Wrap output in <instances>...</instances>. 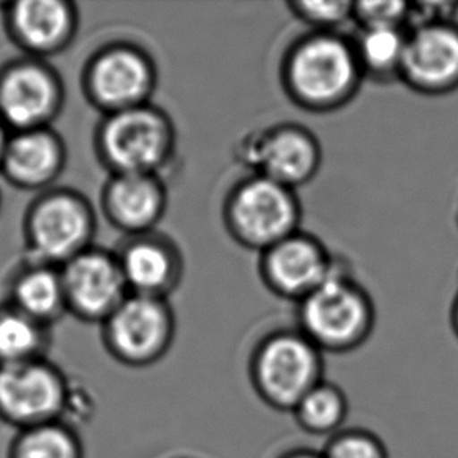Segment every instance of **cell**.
<instances>
[{
    "label": "cell",
    "mask_w": 458,
    "mask_h": 458,
    "mask_svg": "<svg viewBox=\"0 0 458 458\" xmlns=\"http://www.w3.org/2000/svg\"><path fill=\"white\" fill-rule=\"evenodd\" d=\"M279 79L290 102L315 114L349 106L365 81L352 38L322 30L305 31L286 47Z\"/></svg>",
    "instance_id": "obj_1"
},
{
    "label": "cell",
    "mask_w": 458,
    "mask_h": 458,
    "mask_svg": "<svg viewBox=\"0 0 458 458\" xmlns=\"http://www.w3.org/2000/svg\"><path fill=\"white\" fill-rule=\"evenodd\" d=\"M94 154L108 174L161 175L177 150V129L154 102L100 116L94 129Z\"/></svg>",
    "instance_id": "obj_2"
},
{
    "label": "cell",
    "mask_w": 458,
    "mask_h": 458,
    "mask_svg": "<svg viewBox=\"0 0 458 458\" xmlns=\"http://www.w3.org/2000/svg\"><path fill=\"white\" fill-rule=\"evenodd\" d=\"M296 305L299 330L322 353L351 352L376 324L371 294L341 265Z\"/></svg>",
    "instance_id": "obj_3"
},
{
    "label": "cell",
    "mask_w": 458,
    "mask_h": 458,
    "mask_svg": "<svg viewBox=\"0 0 458 458\" xmlns=\"http://www.w3.org/2000/svg\"><path fill=\"white\" fill-rule=\"evenodd\" d=\"M249 380L261 403L292 413L324 380V353L298 327L274 330L250 352Z\"/></svg>",
    "instance_id": "obj_4"
},
{
    "label": "cell",
    "mask_w": 458,
    "mask_h": 458,
    "mask_svg": "<svg viewBox=\"0 0 458 458\" xmlns=\"http://www.w3.org/2000/svg\"><path fill=\"white\" fill-rule=\"evenodd\" d=\"M221 215L230 238L260 254L301 230L302 204L292 188L249 174L227 191Z\"/></svg>",
    "instance_id": "obj_5"
},
{
    "label": "cell",
    "mask_w": 458,
    "mask_h": 458,
    "mask_svg": "<svg viewBox=\"0 0 458 458\" xmlns=\"http://www.w3.org/2000/svg\"><path fill=\"white\" fill-rule=\"evenodd\" d=\"M98 215L83 192L50 188L39 192L25 211L27 260L62 267L94 246Z\"/></svg>",
    "instance_id": "obj_6"
},
{
    "label": "cell",
    "mask_w": 458,
    "mask_h": 458,
    "mask_svg": "<svg viewBox=\"0 0 458 458\" xmlns=\"http://www.w3.org/2000/svg\"><path fill=\"white\" fill-rule=\"evenodd\" d=\"M157 85L158 68L154 56L129 39L102 44L81 69V93L100 116L150 104Z\"/></svg>",
    "instance_id": "obj_7"
},
{
    "label": "cell",
    "mask_w": 458,
    "mask_h": 458,
    "mask_svg": "<svg viewBox=\"0 0 458 458\" xmlns=\"http://www.w3.org/2000/svg\"><path fill=\"white\" fill-rule=\"evenodd\" d=\"M177 332L169 299L129 294L100 324L106 352L119 365L149 368L166 357Z\"/></svg>",
    "instance_id": "obj_8"
},
{
    "label": "cell",
    "mask_w": 458,
    "mask_h": 458,
    "mask_svg": "<svg viewBox=\"0 0 458 458\" xmlns=\"http://www.w3.org/2000/svg\"><path fill=\"white\" fill-rule=\"evenodd\" d=\"M235 154L250 174L294 191L315 179L322 166L321 141L309 127L292 121L250 131L238 141Z\"/></svg>",
    "instance_id": "obj_9"
},
{
    "label": "cell",
    "mask_w": 458,
    "mask_h": 458,
    "mask_svg": "<svg viewBox=\"0 0 458 458\" xmlns=\"http://www.w3.org/2000/svg\"><path fill=\"white\" fill-rule=\"evenodd\" d=\"M72 382L46 359L0 366V421L18 430L63 421Z\"/></svg>",
    "instance_id": "obj_10"
},
{
    "label": "cell",
    "mask_w": 458,
    "mask_h": 458,
    "mask_svg": "<svg viewBox=\"0 0 458 458\" xmlns=\"http://www.w3.org/2000/svg\"><path fill=\"white\" fill-rule=\"evenodd\" d=\"M64 100L62 75L46 60L22 55L0 68V123L12 133L52 127Z\"/></svg>",
    "instance_id": "obj_11"
},
{
    "label": "cell",
    "mask_w": 458,
    "mask_h": 458,
    "mask_svg": "<svg viewBox=\"0 0 458 458\" xmlns=\"http://www.w3.org/2000/svg\"><path fill=\"white\" fill-rule=\"evenodd\" d=\"M338 267L318 236L298 230L259 254L261 284L274 296L299 304Z\"/></svg>",
    "instance_id": "obj_12"
},
{
    "label": "cell",
    "mask_w": 458,
    "mask_h": 458,
    "mask_svg": "<svg viewBox=\"0 0 458 458\" xmlns=\"http://www.w3.org/2000/svg\"><path fill=\"white\" fill-rule=\"evenodd\" d=\"M60 271L68 315L87 324L100 326L131 294L118 257L110 249L94 244Z\"/></svg>",
    "instance_id": "obj_13"
},
{
    "label": "cell",
    "mask_w": 458,
    "mask_h": 458,
    "mask_svg": "<svg viewBox=\"0 0 458 458\" xmlns=\"http://www.w3.org/2000/svg\"><path fill=\"white\" fill-rule=\"evenodd\" d=\"M421 96H446L458 89V22L430 21L410 25L401 81Z\"/></svg>",
    "instance_id": "obj_14"
},
{
    "label": "cell",
    "mask_w": 458,
    "mask_h": 458,
    "mask_svg": "<svg viewBox=\"0 0 458 458\" xmlns=\"http://www.w3.org/2000/svg\"><path fill=\"white\" fill-rule=\"evenodd\" d=\"M5 30L25 56L47 60L74 43L81 14L71 0H19L4 10Z\"/></svg>",
    "instance_id": "obj_15"
},
{
    "label": "cell",
    "mask_w": 458,
    "mask_h": 458,
    "mask_svg": "<svg viewBox=\"0 0 458 458\" xmlns=\"http://www.w3.org/2000/svg\"><path fill=\"white\" fill-rule=\"evenodd\" d=\"M118 257L131 294L169 299L185 276V257L177 242L160 230L124 236Z\"/></svg>",
    "instance_id": "obj_16"
},
{
    "label": "cell",
    "mask_w": 458,
    "mask_h": 458,
    "mask_svg": "<svg viewBox=\"0 0 458 458\" xmlns=\"http://www.w3.org/2000/svg\"><path fill=\"white\" fill-rule=\"evenodd\" d=\"M99 205L106 223L124 236L148 233L166 215V183L155 174H108Z\"/></svg>",
    "instance_id": "obj_17"
},
{
    "label": "cell",
    "mask_w": 458,
    "mask_h": 458,
    "mask_svg": "<svg viewBox=\"0 0 458 458\" xmlns=\"http://www.w3.org/2000/svg\"><path fill=\"white\" fill-rule=\"evenodd\" d=\"M68 163V148L52 127L14 131L6 144L0 175L24 191L54 188Z\"/></svg>",
    "instance_id": "obj_18"
},
{
    "label": "cell",
    "mask_w": 458,
    "mask_h": 458,
    "mask_svg": "<svg viewBox=\"0 0 458 458\" xmlns=\"http://www.w3.org/2000/svg\"><path fill=\"white\" fill-rule=\"evenodd\" d=\"M6 302L52 327L68 315L60 267L25 259L10 279Z\"/></svg>",
    "instance_id": "obj_19"
},
{
    "label": "cell",
    "mask_w": 458,
    "mask_h": 458,
    "mask_svg": "<svg viewBox=\"0 0 458 458\" xmlns=\"http://www.w3.org/2000/svg\"><path fill=\"white\" fill-rule=\"evenodd\" d=\"M409 29H359L352 38L365 81L388 85L401 81Z\"/></svg>",
    "instance_id": "obj_20"
},
{
    "label": "cell",
    "mask_w": 458,
    "mask_h": 458,
    "mask_svg": "<svg viewBox=\"0 0 458 458\" xmlns=\"http://www.w3.org/2000/svg\"><path fill=\"white\" fill-rule=\"evenodd\" d=\"M50 341V327L8 302L0 305V366L46 359Z\"/></svg>",
    "instance_id": "obj_21"
},
{
    "label": "cell",
    "mask_w": 458,
    "mask_h": 458,
    "mask_svg": "<svg viewBox=\"0 0 458 458\" xmlns=\"http://www.w3.org/2000/svg\"><path fill=\"white\" fill-rule=\"evenodd\" d=\"M294 421L305 434L330 438L346 421L347 397L338 385L322 380L307 393L292 411Z\"/></svg>",
    "instance_id": "obj_22"
},
{
    "label": "cell",
    "mask_w": 458,
    "mask_h": 458,
    "mask_svg": "<svg viewBox=\"0 0 458 458\" xmlns=\"http://www.w3.org/2000/svg\"><path fill=\"white\" fill-rule=\"evenodd\" d=\"M6 458H85V451L77 430L55 421L18 430Z\"/></svg>",
    "instance_id": "obj_23"
},
{
    "label": "cell",
    "mask_w": 458,
    "mask_h": 458,
    "mask_svg": "<svg viewBox=\"0 0 458 458\" xmlns=\"http://www.w3.org/2000/svg\"><path fill=\"white\" fill-rule=\"evenodd\" d=\"M286 8L309 30L340 31L352 22L353 2L349 0H292Z\"/></svg>",
    "instance_id": "obj_24"
},
{
    "label": "cell",
    "mask_w": 458,
    "mask_h": 458,
    "mask_svg": "<svg viewBox=\"0 0 458 458\" xmlns=\"http://www.w3.org/2000/svg\"><path fill=\"white\" fill-rule=\"evenodd\" d=\"M409 2H353L352 22L359 29H409Z\"/></svg>",
    "instance_id": "obj_25"
},
{
    "label": "cell",
    "mask_w": 458,
    "mask_h": 458,
    "mask_svg": "<svg viewBox=\"0 0 458 458\" xmlns=\"http://www.w3.org/2000/svg\"><path fill=\"white\" fill-rule=\"evenodd\" d=\"M322 458H385L376 438L365 432L346 430L327 438Z\"/></svg>",
    "instance_id": "obj_26"
},
{
    "label": "cell",
    "mask_w": 458,
    "mask_h": 458,
    "mask_svg": "<svg viewBox=\"0 0 458 458\" xmlns=\"http://www.w3.org/2000/svg\"><path fill=\"white\" fill-rule=\"evenodd\" d=\"M279 458H322V454L315 453L313 449H292Z\"/></svg>",
    "instance_id": "obj_27"
},
{
    "label": "cell",
    "mask_w": 458,
    "mask_h": 458,
    "mask_svg": "<svg viewBox=\"0 0 458 458\" xmlns=\"http://www.w3.org/2000/svg\"><path fill=\"white\" fill-rule=\"evenodd\" d=\"M10 135H12V131H8L5 125L0 123V165H2V160H4V154H5L6 144H8Z\"/></svg>",
    "instance_id": "obj_28"
},
{
    "label": "cell",
    "mask_w": 458,
    "mask_h": 458,
    "mask_svg": "<svg viewBox=\"0 0 458 458\" xmlns=\"http://www.w3.org/2000/svg\"><path fill=\"white\" fill-rule=\"evenodd\" d=\"M451 318H453V326L458 334V292L454 298L453 310H451Z\"/></svg>",
    "instance_id": "obj_29"
},
{
    "label": "cell",
    "mask_w": 458,
    "mask_h": 458,
    "mask_svg": "<svg viewBox=\"0 0 458 458\" xmlns=\"http://www.w3.org/2000/svg\"><path fill=\"white\" fill-rule=\"evenodd\" d=\"M0 205H2V196H0Z\"/></svg>",
    "instance_id": "obj_30"
}]
</instances>
